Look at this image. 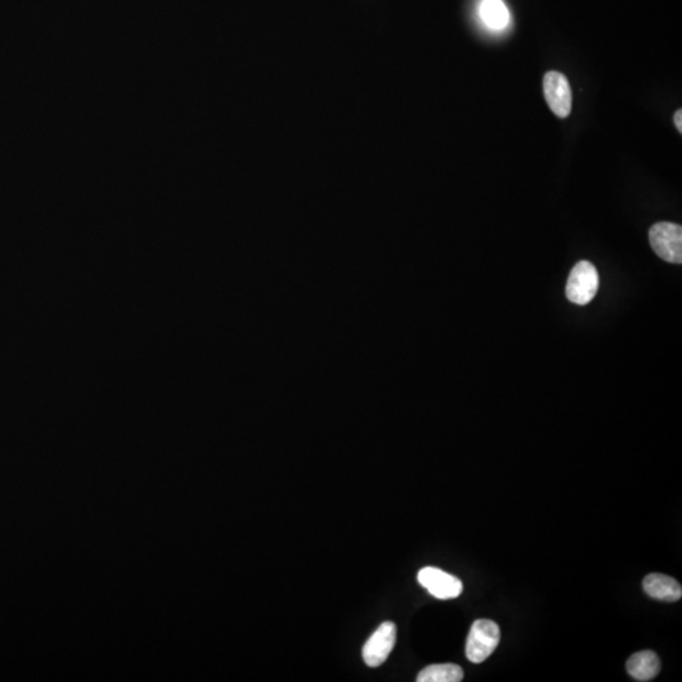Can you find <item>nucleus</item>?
Returning a JSON list of instances; mask_svg holds the SVG:
<instances>
[{"label":"nucleus","instance_id":"nucleus-1","mask_svg":"<svg viewBox=\"0 0 682 682\" xmlns=\"http://www.w3.org/2000/svg\"><path fill=\"white\" fill-rule=\"evenodd\" d=\"M499 641L500 629L496 621L475 620L466 639V657L472 663L484 662L498 647Z\"/></svg>","mask_w":682,"mask_h":682},{"label":"nucleus","instance_id":"nucleus-2","mask_svg":"<svg viewBox=\"0 0 682 682\" xmlns=\"http://www.w3.org/2000/svg\"><path fill=\"white\" fill-rule=\"evenodd\" d=\"M598 290V271L588 260H581L570 273L568 284H566V297L570 302L584 306L593 301Z\"/></svg>","mask_w":682,"mask_h":682},{"label":"nucleus","instance_id":"nucleus-3","mask_svg":"<svg viewBox=\"0 0 682 682\" xmlns=\"http://www.w3.org/2000/svg\"><path fill=\"white\" fill-rule=\"evenodd\" d=\"M652 250L660 258L674 265L682 263V227L678 224L661 221L650 229Z\"/></svg>","mask_w":682,"mask_h":682},{"label":"nucleus","instance_id":"nucleus-4","mask_svg":"<svg viewBox=\"0 0 682 682\" xmlns=\"http://www.w3.org/2000/svg\"><path fill=\"white\" fill-rule=\"evenodd\" d=\"M397 629L392 621H384L371 636L363 647V660L369 667H378L386 662L396 645Z\"/></svg>","mask_w":682,"mask_h":682},{"label":"nucleus","instance_id":"nucleus-5","mask_svg":"<svg viewBox=\"0 0 682 682\" xmlns=\"http://www.w3.org/2000/svg\"><path fill=\"white\" fill-rule=\"evenodd\" d=\"M417 580L424 589L438 599H455L463 593V583L460 579L432 566L421 569Z\"/></svg>","mask_w":682,"mask_h":682},{"label":"nucleus","instance_id":"nucleus-6","mask_svg":"<svg viewBox=\"0 0 682 682\" xmlns=\"http://www.w3.org/2000/svg\"><path fill=\"white\" fill-rule=\"evenodd\" d=\"M546 102L553 113L559 118H568L572 109V91L566 76L550 71L544 78Z\"/></svg>","mask_w":682,"mask_h":682},{"label":"nucleus","instance_id":"nucleus-7","mask_svg":"<svg viewBox=\"0 0 682 682\" xmlns=\"http://www.w3.org/2000/svg\"><path fill=\"white\" fill-rule=\"evenodd\" d=\"M644 589L651 598L675 603L681 599L682 588L678 580L669 575L650 574L645 576Z\"/></svg>","mask_w":682,"mask_h":682},{"label":"nucleus","instance_id":"nucleus-8","mask_svg":"<svg viewBox=\"0 0 682 682\" xmlns=\"http://www.w3.org/2000/svg\"><path fill=\"white\" fill-rule=\"evenodd\" d=\"M661 662L653 651H641L627 661V671L637 681H651L660 674Z\"/></svg>","mask_w":682,"mask_h":682},{"label":"nucleus","instance_id":"nucleus-9","mask_svg":"<svg viewBox=\"0 0 682 682\" xmlns=\"http://www.w3.org/2000/svg\"><path fill=\"white\" fill-rule=\"evenodd\" d=\"M479 17L485 27L493 30H503L509 24V11L503 0H481Z\"/></svg>","mask_w":682,"mask_h":682},{"label":"nucleus","instance_id":"nucleus-10","mask_svg":"<svg viewBox=\"0 0 682 682\" xmlns=\"http://www.w3.org/2000/svg\"><path fill=\"white\" fill-rule=\"evenodd\" d=\"M464 678V671L454 663H440L424 667L417 676V682H459Z\"/></svg>","mask_w":682,"mask_h":682},{"label":"nucleus","instance_id":"nucleus-11","mask_svg":"<svg viewBox=\"0 0 682 682\" xmlns=\"http://www.w3.org/2000/svg\"><path fill=\"white\" fill-rule=\"evenodd\" d=\"M674 121L676 128H678V132L682 133V111L681 109H678V111H676L674 115Z\"/></svg>","mask_w":682,"mask_h":682}]
</instances>
